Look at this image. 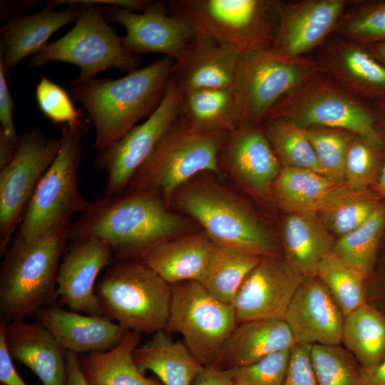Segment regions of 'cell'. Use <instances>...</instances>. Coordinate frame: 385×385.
Returning a JSON list of instances; mask_svg holds the SVG:
<instances>
[{
	"mask_svg": "<svg viewBox=\"0 0 385 385\" xmlns=\"http://www.w3.org/2000/svg\"><path fill=\"white\" fill-rule=\"evenodd\" d=\"M202 230L190 218L170 209L154 193L125 190L97 197L68 230V240L96 237L111 249L112 260L139 259L163 241Z\"/></svg>",
	"mask_w": 385,
	"mask_h": 385,
	"instance_id": "6da1fadb",
	"label": "cell"
},
{
	"mask_svg": "<svg viewBox=\"0 0 385 385\" xmlns=\"http://www.w3.org/2000/svg\"><path fill=\"white\" fill-rule=\"evenodd\" d=\"M175 60L163 56L118 78H91L70 86L71 98L87 111L96 130L93 148L103 152L156 109L170 79Z\"/></svg>",
	"mask_w": 385,
	"mask_h": 385,
	"instance_id": "7a4b0ae2",
	"label": "cell"
},
{
	"mask_svg": "<svg viewBox=\"0 0 385 385\" xmlns=\"http://www.w3.org/2000/svg\"><path fill=\"white\" fill-rule=\"evenodd\" d=\"M200 173L175 192L170 209L195 221L216 244L260 256H279L277 242L264 222L233 191Z\"/></svg>",
	"mask_w": 385,
	"mask_h": 385,
	"instance_id": "3957f363",
	"label": "cell"
},
{
	"mask_svg": "<svg viewBox=\"0 0 385 385\" xmlns=\"http://www.w3.org/2000/svg\"><path fill=\"white\" fill-rule=\"evenodd\" d=\"M69 228L23 240L14 236L0 268V321L8 323L38 314L56 298L60 260Z\"/></svg>",
	"mask_w": 385,
	"mask_h": 385,
	"instance_id": "277c9868",
	"label": "cell"
},
{
	"mask_svg": "<svg viewBox=\"0 0 385 385\" xmlns=\"http://www.w3.org/2000/svg\"><path fill=\"white\" fill-rule=\"evenodd\" d=\"M95 292L103 315L125 331L165 330L171 285L139 259L112 260Z\"/></svg>",
	"mask_w": 385,
	"mask_h": 385,
	"instance_id": "5b68a950",
	"label": "cell"
},
{
	"mask_svg": "<svg viewBox=\"0 0 385 385\" xmlns=\"http://www.w3.org/2000/svg\"><path fill=\"white\" fill-rule=\"evenodd\" d=\"M227 135L197 130L178 116L126 190L156 194L170 209L175 192L188 180L202 173L221 174L219 153Z\"/></svg>",
	"mask_w": 385,
	"mask_h": 385,
	"instance_id": "8992f818",
	"label": "cell"
},
{
	"mask_svg": "<svg viewBox=\"0 0 385 385\" xmlns=\"http://www.w3.org/2000/svg\"><path fill=\"white\" fill-rule=\"evenodd\" d=\"M277 0H173L170 12L189 21L199 34L241 54L273 46L279 20Z\"/></svg>",
	"mask_w": 385,
	"mask_h": 385,
	"instance_id": "52a82bcc",
	"label": "cell"
},
{
	"mask_svg": "<svg viewBox=\"0 0 385 385\" xmlns=\"http://www.w3.org/2000/svg\"><path fill=\"white\" fill-rule=\"evenodd\" d=\"M83 130L63 127L58 153L37 184L16 237L31 240L69 228L72 216L86 209L89 201L81 195L78 185Z\"/></svg>",
	"mask_w": 385,
	"mask_h": 385,
	"instance_id": "ba28073f",
	"label": "cell"
},
{
	"mask_svg": "<svg viewBox=\"0 0 385 385\" xmlns=\"http://www.w3.org/2000/svg\"><path fill=\"white\" fill-rule=\"evenodd\" d=\"M265 119H283L304 128L345 130L385 146V137L378 130L371 108L326 73L312 77L283 96Z\"/></svg>",
	"mask_w": 385,
	"mask_h": 385,
	"instance_id": "9c48e42d",
	"label": "cell"
},
{
	"mask_svg": "<svg viewBox=\"0 0 385 385\" xmlns=\"http://www.w3.org/2000/svg\"><path fill=\"white\" fill-rule=\"evenodd\" d=\"M73 1L83 5L74 26L34 54L31 64L40 68L60 61L78 66L81 73L70 86L93 78L111 67L129 72L137 69L139 58L124 46L123 37L108 24L101 5L91 0Z\"/></svg>",
	"mask_w": 385,
	"mask_h": 385,
	"instance_id": "30bf717a",
	"label": "cell"
},
{
	"mask_svg": "<svg viewBox=\"0 0 385 385\" xmlns=\"http://www.w3.org/2000/svg\"><path fill=\"white\" fill-rule=\"evenodd\" d=\"M323 73L319 60L289 58L272 47L241 54L232 88L240 109V127L257 126L283 96Z\"/></svg>",
	"mask_w": 385,
	"mask_h": 385,
	"instance_id": "8fae6325",
	"label": "cell"
},
{
	"mask_svg": "<svg viewBox=\"0 0 385 385\" xmlns=\"http://www.w3.org/2000/svg\"><path fill=\"white\" fill-rule=\"evenodd\" d=\"M170 285L171 303L165 330L180 334L205 367H220L225 343L237 324L233 306L213 297L196 281Z\"/></svg>",
	"mask_w": 385,
	"mask_h": 385,
	"instance_id": "7c38bea8",
	"label": "cell"
},
{
	"mask_svg": "<svg viewBox=\"0 0 385 385\" xmlns=\"http://www.w3.org/2000/svg\"><path fill=\"white\" fill-rule=\"evenodd\" d=\"M59 138H48L38 129L20 138L11 160L0 169V255L3 257L39 180L55 160ZM23 216V215H22Z\"/></svg>",
	"mask_w": 385,
	"mask_h": 385,
	"instance_id": "4fadbf2b",
	"label": "cell"
},
{
	"mask_svg": "<svg viewBox=\"0 0 385 385\" xmlns=\"http://www.w3.org/2000/svg\"><path fill=\"white\" fill-rule=\"evenodd\" d=\"M182 91L170 77L163 97L147 120L133 127L111 148L97 153L95 164L107 173L106 195L124 192L180 114Z\"/></svg>",
	"mask_w": 385,
	"mask_h": 385,
	"instance_id": "5bb4252c",
	"label": "cell"
},
{
	"mask_svg": "<svg viewBox=\"0 0 385 385\" xmlns=\"http://www.w3.org/2000/svg\"><path fill=\"white\" fill-rule=\"evenodd\" d=\"M102 8L105 17L125 27L123 45L135 55L159 53L175 61L200 36L189 21L171 14L165 3L154 2L145 12L115 6Z\"/></svg>",
	"mask_w": 385,
	"mask_h": 385,
	"instance_id": "9a60e30c",
	"label": "cell"
},
{
	"mask_svg": "<svg viewBox=\"0 0 385 385\" xmlns=\"http://www.w3.org/2000/svg\"><path fill=\"white\" fill-rule=\"evenodd\" d=\"M304 277L280 256L262 257L243 281L232 303L237 323L284 320Z\"/></svg>",
	"mask_w": 385,
	"mask_h": 385,
	"instance_id": "2e32d148",
	"label": "cell"
},
{
	"mask_svg": "<svg viewBox=\"0 0 385 385\" xmlns=\"http://www.w3.org/2000/svg\"><path fill=\"white\" fill-rule=\"evenodd\" d=\"M69 241L57 274L56 297L59 305L78 313L104 316L95 283L100 272L112 262L111 249L96 237Z\"/></svg>",
	"mask_w": 385,
	"mask_h": 385,
	"instance_id": "e0dca14e",
	"label": "cell"
},
{
	"mask_svg": "<svg viewBox=\"0 0 385 385\" xmlns=\"http://www.w3.org/2000/svg\"><path fill=\"white\" fill-rule=\"evenodd\" d=\"M219 165L243 190L270 198L272 183L282 165L263 129L243 126L227 135L219 153Z\"/></svg>",
	"mask_w": 385,
	"mask_h": 385,
	"instance_id": "ac0fdd59",
	"label": "cell"
},
{
	"mask_svg": "<svg viewBox=\"0 0 385 385\" xmlns=\"http://www.w3.org/2000/svg\"><path fill=\"white\" fill-rule=\"evenodd\" d=\"M348 0L279 2V20L272 48L289 58H299L334 31Z\"/></svg>",
	"mask_w": 385,
	"mask_h": 385,
	"instance_id": "d6986e66",
	"label": "cell"
},
{
	"mask_svg": "<svg viewBox=\"0 0 385 385\" xmlns=\"http://www.w3.org/2000/svg\"><path fill=\"white\" fill-rule=\"evenodd\" d=\"M284 320L297 343H342L344 316L317 277L304 278L289 304Z\"/></svg>",
	"mask_w": 385,
	"mask_h": 385,
	"instance_id": "ffe728a7",
	"label": "cell"
},
{
	"mask_svg": "<svg viewBox=\"0 0 385 385\" xmlns=\"http://www.w3.org/2000/svg\"><path fill=\"white\" fill-rule=\"evenodd\" d=\"M82 6L73 0L49 1L41 11L14 17L1 26L0 63L5 72L37 53L53 34L77 20Z\"/></svg>",
	"mask_w": 385,
	"mask_h": 385,
	"instance_id": "44dd1931",
	"label": "cell"
},
{
	"mask_svg": "<svg viewBox=\"0 0 385 385\" xmlns=\"http://www.w3.org/2000/svg\"><path fill=\"white\" fill-rule=\"evenodd\" d=\"M369 190H354L345 183L311 170L282 168L271 185L270 198L288 213L319 214Z\"/></svg>",
	"mask_w": 385,
	"mask_h": 385,
	"instance_id": "7402d4cb",
	"label": "cell"
},
{
	"mask_svg": "<svg viewBox=\"0 0 385 385\" xmlns=\"http://www.w3.org/2000/svg\"><path fill=\"white\" fill-rule=\"evenodd\" d=\"M4 324L5 341L13 360L29 368L43 385H65L67 351L38 321Z\"/></svg>",
	"mask_w": 385,
	"mask_h": 385,
	"instance_id": "603a6c76",
	"label": "cell"
},
{
	"mask_svg": "<svg viewBox=\"0 0 385 385\" xmlns=\"http://www.w3.org/2000/svg\"><path fill=\"white\" fill-rule=\"evenodd\" d=\"M36 320L67 351L78 354L111 349L126 332L105 316L82 314L57 306L43 307Z\"/></svg>",
	"mask_w": 385,
	"mask_h": 385,
	"instance_id": "cb8c5ba5",
	"label": "cell"
},
{
	"mask_svg": "<svg viewBox=\"0 0 385 385\" xmlns=\"http://www.w3.org/2000/svg\"><path fill=\"white\" fill-rule=\"evenodd\" d=\"M215 243L203 231L160 242L139 260L170 284L196 281L203 284Z\"/></svg>",
	"mask_w": 385,
	"mask_h": 385,
	"instance_id": "d4e9b609",
	"label": "cell"
},
{
	"mask_svg": "<svg viewBox=\"0 0 385 385\" xmlns=\"http://www.w3.org/2000/svg\"><path fill=\"white\" fill-rule=\"evenodd\" d=\"M241 53L200 35L175 61L171 78L182 92L200 88H232Z\"/></svg>",
	"mask_w": 385,
	"mask_h": 385,
	"instance_id": "484cf974",
	"label": "cell"
},
{
	"mask_svg": "<svg viewBox=\"0 0 385 385\" xmlns=\"http://www.w3.org/2000/svg\"><path fill=\"white\" fill-rule=\"evenodd\" d=\"M319 61L326 73L352 95L372 101L385 95V66L366 46L336 41L326 47Z\"/></svg>",
	"mask_w": 385,
	"mask_h": 385,
	"instance_id": "4316f807",
	"label": "cell"
},
{
	"mask_svg": "<svg viewBox=\"0 0 385 385\" xmlns=\"http://www.w3.org/2000/svg\"><path fill=\"white\" fill-rule=\"evenodd\" d=\"M284 259L304 277H317L336 240L318 214L288 213L282 225Z\"/></svg>",
	"mask_w": 385,
	"mask_h": 385,
	"instance_id": "83f0119b",
	"label": "cell"
},
{
	"mask_svg": "<svg viewBox=\"0 0 385 385\" xmlns=\"http://www.w3.org/2000/svg\"><path fill=\"white\" fill-rule=\"evenodd\" d=\"M297 343L282 319H257L237 323L226 340L220 368L251 364L270 354L290 349Z\"/></svg>",
	"mask_w": 385,
	"mask_h": 385,
	"instance_id": "f1b7e54d",
	"label": "cell"
},
{
	"mask_svg": "<svg viewBox=\"0 0 385 385\" xmlns=\"http://www.w3.org/2000/svg\"><path fill=\"white\" fill-rule=\"evenodd\" d=\"M133 357L142 373L153 372L163 385H192L205 367L183 342L174 341L165 330L139 344Z\"/></svg>",
	"mask_w": 385,
	"mask_h": 385,
	"instance_id": "f546056e",
	"label": "cell"
},
{
	"mask_svg": "<svg viewBox=\"0 0 385 385\" xmlns=\"http://www.w3.org/2000/svg\"><path fill=\"white\" fill-rule=\"evenodd\" d=\"M140 334L126 331L118 345L106 351L78 354L79 365L88 385H163L144 376L137 366L133 352Z\"/></svg>",
	"mask_w": 385,
	"mask_h": 385,
	"instance_id": "4dcf8cb0",
	"label": "cell"
},
{
	"mask_svg": "<svg viewBox=\"0 0 385 385\" xmlns=\"http://www.w3.org/2000/svg\"><path fill=\"white\" fill-rule=\"evenodd\" d=\"M179 118L205 133L230 134L240 126L241 113L232 88L182 92Z\"/></svg>",
	"mask_w": 385,
	"mask_h": 385,
	"instance_id": "1f68e13d",
	"label": "cell"
},
{
	"mask_svg": "<svg viewBox=\"0 0 385 385\" xmlns=\"http://www.w3.org/2000/svg\"><path fill=\"white\" fill-rule=\"evenodd\" d=\"M364 372L385 359V313L366 302L344 317L342 340Z\"/></svg>",
	"mask_w": 385,
	"mask_h": 385,
	"instance_id": "d6a6232c",
	"label": "cell"
},
{
	"mask_svg": "<svg viewBox=\"0 0 385 385\" xmlns=\"http://www.w3.org/2000/svg\"><path fill=\"white\" fill-rule=\"evenodd\" d=\"M261 258L240 247L215 243L203 285L217 299L232 304L245 277Z\"/></svg>",
	"mask_w": 385,
	"mask_h": 385,
	"instance_id": "836d02e7",
	"label": "cell"
},
{
	"mask_svg": "<svg viewBox=\"0 0 385 385\" xmlns=\"http://www.w3.org/2000/svg\"><path fill=\"white\" fill-rule=\"evenodd\" d=\"M385 232V202L352 232L335 241L332 253L364 272L371 279Z\"/></svg>",
	"mask_w": 385,
	"mask_h": 385,
	"instance_id": "e575fe53",
	"label": "cell"
},
{
	"mask_svg": "<svg viewBox=\"0 0 385 385\" xmlns=\"http://www.w3.org/2000/svg\"><path fill=\"white\" fill-rule=\"evenodd\" d=\"M264 133L282 168L311 170L322 175L306 129L283 119H265Z\"/></svg>",
	"mask_w": 385,
	"mask_h": 385,
	"instance_id": "d590c367",
	"label": "cell"
},
{
	"mask_svg": "<svg viewBox=\"0 0 385 385\" xmlns=\"http://www.w3.org/2000/svg\"><path fill=\"white\" fill-rule=\"evenodd\" d=\"M317 277L344 317L366 302V282L369 278L332 252L322 260Z\"/></svg>",
	"mask_w": 385,
	"mask_h": 385,
	"instance_id": "8d00e7d4",
	"label": "cell"
},
{
	"mask_svg": "<svg viewBox=\"0 0 385 385\" xmlns=\"http://www.w3.org/2000/svg\"><path fill=\"white\" fill-rule=\"evenodd\" d=\"M334 31L363 46L385 42V0L351 1Z\"/></svg>",
	"mask_w": 385,
	"mask_h": 385,
	"instance_id": "74e56055",
	"label": "cell"
},
{
	"mask_svg": "<svg viewBox=\"0 0 385 385\" xmlns=\"http://www.w3.org/2000/svg\"><path fill=\"white\" fill-rule=\"evenodd\" d=\"M310 355L318 385H367L356 359L339 345H311Z\"/></svg>",
	"mask_w": 385,
	"mask_h": 385,
	"instance_id": "f35d334b",
	"label": "cell"
},
{
	"mask_svg": "<svg viewBox=\"0 0 385 385\" xmlns=\"http://www.w3.org/2000/svg\"><path fill=\"white\" fill-rule=\"evenodd\" d=\"M305 129L322 175L333 180L344 183L346 156L355 135L345 130L324 127Z\"/></svg>",
	"mask_w": 385,
	"mask_h": 385,
	"instance_id": "ab89813d",
	"label": "cell"
},
{
	"mask_svg": "<svg viewBox=\"0 0 385 385\" xmlns=\"http://www.w3.org/2000/svg\"><path fill=\"white\" fill-rule=\"evenodd\" d=\"M385 146L354 135L346 156L344 183L352 190H371L379 174Z\"/></svg>",
	"mask_w": 385,
	"mask_h": 385,
	"instance_id": "60d3db41",
	"label": "cell"
},
{
	"mask_svg": "<svg viewBox=\"0 0 385 385\" xmlns=\"http://www.w3.org/2000/svg\"><path fill=\"white\" fill-rule=\"evenodd\" d=\"M382 202L370 190L362 196L342 202L318 215L327 229L341 237L365 222Z\"/></svg>",
	"mask_w": 385,
	"mask_h": 385,
	"instance_id": "b9f144b4",
	"label": "cell"
},
{
	"mask_svg": "<svg viewBox=\"0 0 385 385\" xmlns=\"http://www.w3.org/2000/svg\"><path fill=\"white\" fill-rule=\"evenodd\" d=\"M36 98L41 113L53 124L85 128L81 113L75 108L72 98L55 82L41 76L36 87Z\"/></svg>",
	"mask_w": 385,
	"mask_h": 385,
	"instance_id": "7bdbcfd3",
	"label": "cell"
},
{
	"mask_svg": "<svg viewBox=\"0 0 385 385\" xmlns=\"http://www.w3.org/2000/svg\"><path fill=\"white\" fill-rule=\"evenodd\" d=\"M289 359V349L277 351L246 366L228 369L234 385H282Z\"/></svg>",
	"mask_w": 385,
	"mask_h": 385,
	"instance_id": "ee69618b",
	"label": "cell"
},
{
	"mask_svg": "<svg viewBox=\"0 0 385 385\" xmlns=\"http://www.w3.org/2000/svg\"><path fill=\"white\" fill-rule=\"evenodd\" d=\"M311 345L296 343L289 349V359L282 385H318L310 355Z\"/></svg>",
	"mask_w": 385,
	"mask_h": 385,
	"instance_id": "f6af8a7d",
	"label": "cell"
},
{
	"mask_svg": "<svg viewBox=\"0 0 385 385\" xmlns=\"http://www.w3.org/2000/svg\"><path fill=\"white\" fill-rule=\"evenodd\" d=\"M5 75L6 72L0 63V135L18 148L20 139L16 133L12 115L15 102L8 88Z\"/></svg>",
	"mask_w": 385,
	"mask_h": 385,
	"instance_id": "bcb514c9",
	"label": "cell"
},
{
	"mask_svg": "<svg viewBox=\"0 0 385 385\" xmlns=\"http://www.w3.org/2000/svg\"><path fill=\"white\" fill-rule=\"evenodd\" d=\"M0 381L2 385H27L16 371L7 349L3 322H0Z\"/></svg>",
	"mask_w": 385,
	"mask_h": 385,
	"instance_id": "7dc6e473",
	"label": "cell"
},
{
	"mask_svg": "<svg viewBox=\"0 0 385 385\" xmlns=\"http://www.w3.org/2000/svg\"><path fill=\"white\" fill-rule=\"evenodd\" d=\"M192 385H234L230 370L217 366L204 367Z\"/></svg>",
	"mask_w": 385,
	"mask_h": 385,
	"instance_id": "c3c4849f",
	"label": "cell"
},
{
	"mask_svg": "<svg viewBox=\"0 0 385 385\" xmlns=\"http://www.w3.org/2000/svg\"><path fill=\"white\" fill-rule=\"evenodd\" d=\"M66 361V381L65 385H88L80 369L78 354L67 351Z\"/></svg>",
	"mask_w": 385,
	"mask_h": 385,
	"instance_id": "681fc988",
	"label": "cell"
},
{
	"mask_svg": "<svg viewBox=\"0 0 385 385\" xmlns=\"http://www.w3.org/2000/svg\"><path fill=\"white\" fill-rule=\"evenodd\" d=\"M379 132L385 137V95L373 100L371 108Z\"/></svg>",
	"mask_w": 385,
	"mask_h": 385,
	"instance_id": "f907efd6",
	"label": "cell"
},
{
	"mask_svg": "<svg viewBox=\"0 0 385 385\" xmlns=\"http://www.w3.org/2000/svg\"><path fill=\"white\" fill-rule=\"evenodd\" d=\"M362 373L367 385H385V359L371 371Z\"/></svg>",
	"mask_w": 385,
	"mask_h": 385,
	"instance_id": "816d5d0a",
	"label": "cell"
},
{
	"mask_svg": "<svg viewBox=\"0 0 385 385\" xmlns=\"http://www.w3.org/2000/svg\"><path fill=\"white\" fill-rule=\"evenodd\" d=\"M17 148L3 135H0V169L6 166L13 158Z\"/></svg>",
	"mask_w": 385,
	"mask_h": 385,
	"instance_id": "f5cc1de1",
	"label": "cell"
},
{
	"mask_svg": "<svg viewBox=\"0 0 385 385\" xmlns=\"http://www.w3.org/2000/svg\"><path fill=\"white\" fill-rule=\"evenodd\" d=\"M371 190L385 202V150L379 174Z\"/></svg>",
	"mask_w": 385,
	"mask_h": 385,
	"instance_id": "db71d44e",
	"label": "cell"
},
{
	"mask_svg": "<svg viewBox=\"0 0 385 385\" xmlns=\"http://www.w3.org/2000/svg\"><path fill=\"white\" fill-rule=\"evenodd\" d=\"M364 46L379 61L385 66V42L372 43Z\"/></svg>",
	"mask_w": 385,
	"mask_h": 385,
	"instance_id": "11a10c76",
	"label": "cell"
},
{
	"mask_svg": "<svg viewBox=\"0 0 385 385\" xmlns=\"http://www.w3.org/2000/svg\"><path fill=\"white\" fill-rule=\"evenodd\" d=\"M384 237H385V232H384V237H383V238H384ZM383 238H382V239H383ZM384 240H385V239H384ZM384 244H385V243H384Z\"/></svg>",
	"mask_w": 385,
	"mask_h": 385,
	"instance_id": "9f6ffc18",
	"label": "cell"
}]
</instances>
